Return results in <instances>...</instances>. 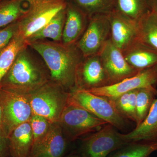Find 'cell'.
<instances>
[{"mask_svg":"<svg viewBox=\"0 0 157 157\" xmlns=\"http://www.w3.org/2000/svg\"><path fill=\"white\" fill-rule=\"evenodd\" d=\"M110 35L107 14H94L89 17L86 28L76 45L84 57L99 54L110 39Z\"/></svg>","mask_w":157,"mask_h":157,"instance_id":"9","label":"cell"},{"mask_svg":"<svg viewBox=\"0 0 157 157\" xmlns=\"http://www.w3.org/2000/svg\"><path fill=\"white\" fill-rule=\"evenodd\" d=\"M17 21L0 29V50L9 44L13 37L17 33Z\"/></svg>","mask_w":157,"mask_h":157,"instance_id":"29","label":"cell"},{"mask_svg":"<svg viewBox=\"0 0 157 157\" xmlns=\"http://www.w3.org/2000/svg\"><path fill=\"white\" fill-rule=\"evenodd\" d=\"M0 133L6 137V135H5V130H4L3 110L1 102H0Z\"/></svg>","mask_w":157,"mask_h":157,"instance_id":"31","label":"cell"},{"mask_svg":"<svg viewBox=\"0 0 157 157\" xmlns=\"http://www.w3.org/2000/svg\"><path fill=\"white\" fill-rule=\"evenodd\" d=\"M58 123L70 142L95 132L108 124L70 101L62 113Z\"/></svg>","mask_w":157,"mask_h":157,"instance_id":"5","label":"cell"},{"mask_svg":"<svg viewBox=\"0 0 157 157\" xmlns=\"http://www.w3.org/2000/svg\"><path fill=\"white\" fill-rule=\"evenodd\" d=\"M25 10L18 21L17 33L27 40L56 14L67 9V0H23Z\"/></svg>","mask_w":157,"mask_h":157,"instance_id":"4","label":"cell"},{"mask_svg":"<svg viewBox=\"0 0 157 157\" xmlns=\"http://www.w3.org/2000/svg\"><path fill=\"white\" fill-rule=\"evenodd\" d=\"M28 45L25 39L17 33L5 48L0 50V84L23 48Z\"/></svg>","mask_w":157,"mask_h":157,"instance_id":"20","label":"cell"},{"mask_svg":"<svg viewBox=\"0 0 157 157\" xmlns=\"http://www.w3.org/2000/svg\"><path fill=\"white\" fill-rule=\"evenodd\" d=\"M66 12L67 9L59 12L50 21L29 37L27 40L28 43L46 38L54 41H60L66 21Z\"/></svg>","mask_w":157,"mask_h":157,"instance_id":"19","label":"cell"},{"mask_svg":"<svg viewBox=\"0 0 157 157\" xmlns=\"http://www.w3.org/2000/svg\"><path fill=\"white\" fill-rule=\"evenodd\" d=\"M137 90L130 91L114 98H107L118 112L127 119L136 123Z\"/></svg>","mask_w":157,"mask_h":157,"instance_id":"23","label":"cell"},{"mask_svg":"<svg viewBox=\"0 0 157 157\" xmlns=\"http://www.w3.org/2000/svg\"><path fill=\"white\" fill-rule=\"evenodd\" d=\"M99 55L109 78V85L135 76L139 71L129 64L121 51L113 45L110 39Z\"/></svg>","mask_w":157,"mask_h":157,"instance_id":"11","label":"cell"},{"mask_svg":"<svg viewBox=\"0 0 157 157\" xmlns=\"http://www.w3.org/2000/svg\"><path fill=\"white\" fill-rule=\"evenodd\" d=\"M69 101L82 107L119 130L125 129L128 120L122 116L106 97L81 90L71 92Z\"/></svg>","mask_w":157,"mask_h":157,"instance_id":"6","label":"cell"},{"mask_svg":"<svg viewBox=\"0 0 157 157\" xmlns=\"http://www.w3.org/2000/svg\"><path fill=\"white\" fill-rule=\"evenodd\" d=\"M6 1V0H0V3L2 2H4V1Z\"/></svg>","mask_w":157,"mask_h":157,"instance_id":"34","label":"cell"},{"mask_svg":"<svg viewBox=\"0 0 157 157\" xmlns=\"http://www.w3.org/2000/svg\"><path fill=\"white\" fill-rule=\"evenodd\" d=\"M109 85L100 55L84 57L76 73V90H87Z\"/></svg>","mask_w":157,"mask_h":157,"instance_id":"12","label":"cell"},{"mask_svg":"<svg viewBox=\"0 0 157 157\" xmlns=\"http://www.w3.org/2000/svg\"><path fill=\"white\" fill-rule=\"evenodd\" d=\"M116 0H72L85 14L91 17L96 14H107L115 10Z\"/></svg>","mask_w":157,"mask_h":157,"instance_id":"26","label":"cell"},{"mask_svg":"<svg viewBox=\"0 0 157 157\" xmlns=\"http://www.w3.org/2000/svg\"><path fill=\"white\" fill-rule=\"evenodd\" d=\"M157 150V142H132L117 150L109 157H149Z\"/></svg>","mask_w":157,"mask_h":157,"instance_id":"27","label":"cell"},{"mask_svg":"<svg viewBox=\"0 0 157 157\" xmlns=\"http://www.w3.org/2000/svg\"><path fill=\"white\" fill-rule=\"evenodd\" d=\"M23 48L17 54L0 87L28 94L50 81L46 72Z\"/></svg>","mask_w":157,"mask_h":157,"instance_id":"2","label":"cell"},{"mask_svg":"<svg viewBox=\"0 0 157 157\" xmlns=\"http://www.w3.org/2000/svg\"><path fill=\"white\" fill-rule=\"evenodd\" d=\"M5 135L8 138L16 127L30 121L33 111L27 95L0 87Z\"/></svg>","mask_w":157,"mask_h":157,"instance_id":"8","label":"cell"},{"mask_svg":"<svg viewBox=\"0 0 157 157\" xmlns=\"http://www.w3.org/2000/svg\"><path fill=\"white\" fill-rule=\"evenodd\" d=\"M89 17L73 3L68 2L62 41L65 44L76 43L85 31Z\"/></svg>","mask_w":157,"mask_h":157,"instance_id":"15","label":"cell"},{"mask_svg":"<svg viewBox=\"0 0 157 157\" xmlns=\"http://www.w3.org/2000/svg\"><path fill=\"white\" fill-rule=\"evenodd\" d=\"M71 94L50 80L27 95L33 114L43 117L52 123H56L69 103Z\"/></svg>","mask_w":157,"mask_h":157,"instance_id":"3","label":"cell"},{"mask_svg":"<svg viewBox=\"0 0 157 157\" xmlns=\"http://www.w3.org/2000/svg\"><path fill=\"white\" fill-rule=\"evenodd\" d=\"M115 10L137 22L151 11L149 0H116Z\"/></svg>","mask_w":157,"mask_h":157,"instance_id":"21","label":"cell"},{"mask_svg":"<svg viewBox=\"0 0 157 157\" xmlns=\"http://www.w3.org/2000/svg\"><path fill=\"white\" fill-rule=\"evenodd\" d=\"M25 10L23 0H6L0 3V29L17 21Z\"/></svg>","mask_w":157,"mask_h":157,"instance_id":"24","label":"cell"},{"mask_svg":"<svg viewBox=\"0 0 157 157\" xmlns=\"http://www.w3.org/2000/svg\"><path fill=\"white\" fill-rule=\"evenodd\" d=\"M70 142L59 124L53 123L45 137L33 144L29 157H62Z\"/></svg>","mask_w":157,"mask_h":157,"instance_id":"14","label":"cell"},{"mask_svg":"<svg viewBox=\"0 0 157 157\" xmlns=\"http://www.w3.org/2000/svg\"><path fill=\"white\" fill-rule=\"evenodd\" d=\"M157 97V90L155 86L137 89L136 127L141 124L146 118L153 102Z\"/></svg>","mask_w":157,"mask_h":157,"instance_id":"25","label":"cell"},{"mask_svg":"<svg viewBox=\"0 0 157 157\" xmlns=\"http://www.w3.org/2000/svg\"><path fill=\"white\" fill-rule=\"evenodd\" d=\"M121 136L128 143L157 142V97L143 122L132 132L121 134Z\"/></svg>","mask_w":157,"mask_h":157,"instance_id":"17","label":"cell"},{"mask_svg":"<svg viewBox=\"0 0 157 157\" xmlns=\"http://www.w3.org/2000/svg\"><path fill=\"white\" fill-rule=\"evenodd\" d=\"M8 140L11 157H29L33 143L30 121L16 127Z\"/></svg>","mask_w":157,"mask_h":157,"instance_id":"18","label":"cell"},{"mask_svg":"<svg viewBox=\"0 0 157 157\" xmlns=\"http://www.w3.org/2000/svg\"><path fill=\"white\" fill-rule=\"evenodd\" d=\"M157 84V65L140 70L135 76L116 84L86 91L98 96L114 98L130 91L155 86Z\"/></svg>","mask_w":157,"mask_h":157,"instance_id":"10","label":"cell"},{"mask_svg":"<svg viewBox=\"0 0 157 157\" xmlns=\"http://www.w3.org/2000/svg\"><path fill=\"white\" fill-rule=\"evenodd\" d=\"M66 157H80L78 154H72L69 155L67 156Z\"/></svg>","mask_w":157,"mask_h":157,"instance_id":"33","label":"cell"},{"mask_svg":"<svg viewBox=\"0 0 157 157\" xmlns=\"http://www.w3.org/2000/svg\"><path fill=\"white\" fill-rule=\"evenodd\" d=\"M28 45L43 58L49 70L51 81L70 92L76 90V73L84 58L76 43L39 40Z\"/></svg>","mask_w":157,"mask_h":157,"instance_id":"1","label":"cell"},{"mask_svg":"<svg viewBox=\"0 0 157 157\" xmlns=\"http://www.w3.org/2000/svg\"><path fill=\"white\" fill-rule=\"evenodd\" d=\"M151 11L157 15V0H149Z\"/></svg>","mask_w":157,"mask_h":157,"instance_id":"32","label":"cell"},{"mask_svg":"<svg viewBox=\"0 0 157 157\" xmlns=\"http://www.w3.org/2000/svg\"><path fill=\"white\" fill-rule=\"evenodd\" d=\"M0 157H11L8 138L0 133Z\"/></svg>","mask_w":157,"mask_h":157,"instance_id":"30","label":"cell"},{"mask_svg":"<svg viewBox=\"0 0 157 157\" xmlns=\"http://www.w3.org/2000/svg\"><path fill=\"white\" fill-rule=\"evenodd\" d=\"M129 143L116 128L107 124L82 139L78 154L80 157H106Z\"/></svg>","mask_w":157,"mask_h":157,"instance_id":"7","label":"cell"},{"mask_svg":"<svg viewBox=\"0 0 157 157\" xmlns=\"http://www.w3.org/2000/svg\"><path fill=\"white\" fill-rule=\"evenodd\" d=\"M122 52L129 64L138 71L157 65V50L139 39Z\"/></svg>","mask_w":157,"mask_h":157,"instance_id":"16","label":"cell"},{"mask_svg":"<svg viewBox=\"0 0 157 157\" xmlns=\"http://www.w3.org/2000/svg\"><path fill=\"white\" fill-rule=\"evenodd\" d=\"M107 16L110 23V40L122 52L138 40V23L116 10Z\"/></svg>","mask_w":157,"mask_h":157,"instance_id":"13","label":"cell"},{"mask_svg":"<svg viewBox=\"0 0 157 157\" xmlns=\"http://www.w3.org/2000/svg\"><path fill=\"white\" fill-rule=\"evenodd\" d=\"M138 39L157 50V15L151 11L137 22Z\"/></svg>","mask_w":157,"mask_h":157,"instance_id":"22","label":"cell"},{"mask_svg":"<svg viewBox=\"0 0 157 157\" xmlns=\"http://www.w3.org/2000/svg\"><path fill=\"white\" fill-rule=\"evenodd\" d=\"M30 123L33 139V144L45 137L53 124L45 117L35 114L32 116Z\"/></svg>","mask_w":157,"mask_h":157,"instance_id":"28","label":"cell"}]
</instances>
